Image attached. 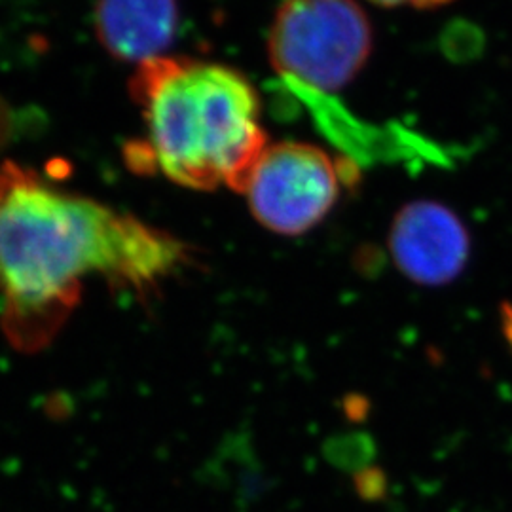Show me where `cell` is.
<instances>
[{"mask_svg": "<svg viewBox=\"0 0 512 512\" xmlns=\"http://www.w3.org/2000/svg\"><path fill=\"white\" fill-rule=\"evenodd\" d=\"M184 262L183 243L147 222L0 165V327L19 351L54 342L86 279L143 294Z\"/></svg>", "mask_w": 512, "mask_h": 512, "instance_id": "cell-1", "label": "cell"}, {"mask_svg": "<svg viewBox=\"0 0 512 512\" xmlns=\"http://www.w3.org/2000/svg\"><path fill=\"white\" fill-rule=\"evenodd\" d=\"M129 93L147 131L129 145L131 167L160 171L192 190L241 192L268 147L260 97L243 74L222 63L162 55L137 65Z\"/></svg>", "mask_w": 512, "mask_h": 512, "instance_id": "cell-2", "label": "cell"}, {"mask_svg": "<svg viewBox=\"0 0 512 512\" xmlns=\"http://www.w3.org/2000/svg\"><path fill=\"white\" fill-rule=\"evenodd\" d=\"M372 52V27L357 0H285L268 33L275 71L313 93L340 92Z\"/></svg>", "mask_w": 512, "mask_h": 512, "instance_id": "cell-3", "label": "cell"}, {"mask_svg": "<svg viewBox=\"0 0 512 512\" xmlns=\"http://www.w3.org/2000/svg\"><path fill=\"white\" fill-rule=\"evenodd\" d=\"M344 169L327 150L285 141L264 148L241 194L264 228L300 236L325 219L338 202Z\"/></svg>", "mask_w": 512, "mask_h": 512, "instance_id": "cell-4", "label": "cell"}, {"mask_svg": "<svg viewBox=\"0 0 512 512\" xmlns=\"http://www.w3.org/2000/svg\"><path fill=\"white\" fill-rule=\"evenodd\" d=\"M389 251L397 268L414 283L442 285L461 274L469 256V236L448 207L410 203L391 224Z\"/></svg>", "mask_w": 512, "mask_h": 512, "instance_id": "cell-5", "label": "cell"}, {"mask_svg": "<svg viewBox=\"0 0 512 512\" xmlns=\"http://www.w3.org/2000/svg\"><path fill=\"white\" fill-rule=\"evenodd\" d=\"M179 23L177 0H99L95 29L101 46L120 61L162 57Z\"/></svg>", "mask_w": 512, "mask_h": 512, "instance_id": "cell-6", "label": "cell"}, {"mask_svg": "<svg viewBox=\"0 0 512 512\" xmlns=\"http://www.w3.org/2000/svg\"><path fill=\"white\" fill-rule=\"evenodd\" d=\"M384 8H399V6H408V8H418V10H429V8H440L446 6L454 0H368Z\"/></svg>", "mask_w": 512, "mask_h": 512, "instance_id": "cell-7", "label": "cell"}]
</instances>
